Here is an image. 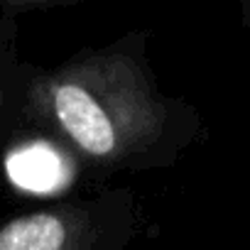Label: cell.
I'll use <instances>...</instances> for the list:
<instances>
[{
  "label": "cell",
  "instance_id": "cell-1",
  "mask_svg": "<svg viewBox=\"0 0 250 250\" xmlns=\"http://www.w3.org/2000/svg\"><path fill=\"white\" fill-rule=\"evenodd\" d=\"M191 135L194 118L157 88L143 35L54 69L20 62L0 105V143L42 140L91 174L169 165Z\"/></svg>",
  "mask_w": 250,
  "mask_h": 250
},
{
  "label": "cell",
  "instance_id": "cell-2",
  "mask_svg": "<svg viewBox=\"0 0 250 250\" xmlns=\"http://www.w3.org/2000/svg\"><path fill=\"white\" fill-rule=\"evenodd\" d=\"M135 218V196L125 189L0 213V250H123Z\"/></svg>",
  "mask_w": 250,
  "mask_h": 250
},
{
  "label": "cell",
  "instance_id": "cell-3",
  "mask_svg": "<svg viewBox=\"0 0 250 250\" xmlns=\"http://www.w3.org/2000/svg\"><path fill=\"white\" fill-rule=\"evenodd\" d=\"M15 44H18V18L0 10V105L8 96V86L13 81L15 69L20 66Z\"/></svg>",
  "mask_w": 250,
  "mask_h": 250
}]
</instances>
